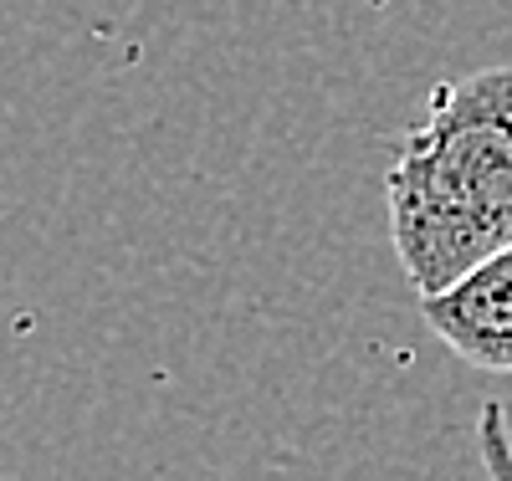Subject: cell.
I'll return each instance as SVG.
<instances>
[{
    "label": "cell",
    "mask_w": 512,
    "mask_h": 481,
    "mask_svg": "<svg viewBox=\"0 0 512 481\" xmlns=\"http://www.w3.org/2000/svg\"><path fill=\"white\" fill-rule=\"evenodd\" d=\"M420 313L456 359L487 374H512V246L477 261L446 292L420 297Z\"/></svg>",
    "instance_id": "obj_2"
},
{
    "label": "cell",
    "mask_w": 512,
    "mask_h": 481,
    "mask_svg": "<svg viewBox=\"0 0 512 481\" xmlns=\"http://www.w3.org/2000/svg\"><path fill=\"white\" fill-rule=\"evenodd\" d=\"M477 456H482L487 481H512V430H507V410H502L497 400L482 405V420H477Z\"/></svg>",
    "instance_id": "obj_3"
},
{
    "label": "cell",
    "mask_w": 512,
    "mask_h": 481,
    "mask_svg": "<svg viewBox=\"0 0 512 481\" xmlns=\"http://www.w3.org/2000/svg\"><path fill=\"white\" fill-rule=\"evenodd\" d=\"M390 241L415 287L436 297L512 246V67L436 87L384 174Z\"/></svg>",
    "instance_id": "obj_1"
}]
</instances>
